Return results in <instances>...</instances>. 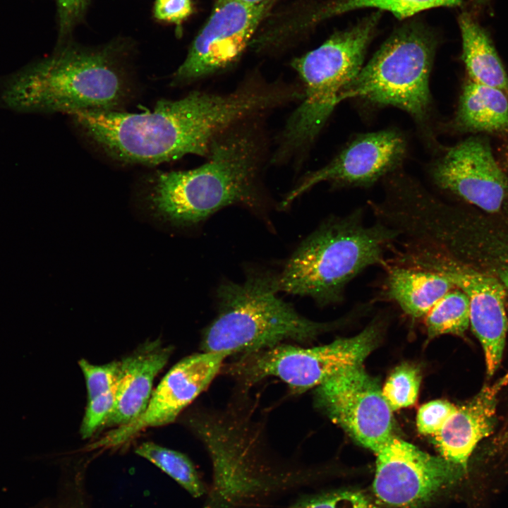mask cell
I'll list each match as a JSON object with an SVG mask.
<instances>
[{
	"mask_svg": "<svg viewBox=\"0 0 508 508\" xmlns=\"http://www.w3.org/2000/svg\"><path fill=\"white\" fill-rule=\"evenodd\" d=\"M241 409L232 404L190 422L212 464L207 500L220 508H255L310 479L308 470L271 456L260 424Z\"/></svg>",
	"mask_w": 508,
	"mask_h": 508,
	"instance_id": "3",
	"label": "cell"
},
{
	"mask_svg": "<svg viewBox=\"0 0 508 508\" xmlns=\"http://www.w3.org/2000/svg\"><path fill=\"white\" fill-rule=\"evenodd\" d=\"M229 354L222 351H202L183 358L165 375L152 392L149 404L133 421L110 430L87 450L121 446L149 428L174 422L214 379Z\"/></svg>",
	"mask_w": 508,
	"mask_h": 508,
	"instance_id": "15",
	"label": "cell"
},
{
	"mask_svg": "<svg viewBox=\"0 0 508 508\" xmlns=\"http://www.w3.org/2000/svg\"><path fill=\"white\" fill-rule=\"evenodd\" d=\"M474 1L477 5H483L488 1V0H474Z\"/></svg>",
	"mask_w": 508,
	"mask_h": 508,
	"instance_id": "35",
	"label": "cell"
},
{
	"mask_svg": "<svg viewBox=\"0 0 508 508\" xmlns=\"http://www.w3.org/2000/svg\"><path fill=\"white\" fill-rule=\"evenodd\" d=\"M289 508H385L375 497L356 490H339L298 498Z\"/></svg>",
	"mask_w": 508,
	"mask_h": 508,
	"instance_id": "27",
	"label": "cell"
},
{
	"mask_svg": "<svg viewBox=\"0 0 508 508\" xmlns=\"http://www.w3.org/2000/svg\"><path fill=\"white\" fill-rule=\"evenodd\" d=\"M273 104L270 90L249 78L226 93L195 90L178 99H161L145 112L83 110L70 115L112 159L154 165L188 155L207 158L220 134L265 115Z\"/></svg>",
	"mask_w": 508,
	"mask_h": 508,
	"instance_id": "1",
	"label": "cell"
},
{
	"mask_svg": "<svg viewBox=\"0 0 508 508\" xmlns=\"http://www.w3.org/2000/svg\"><path fill=\"white\" fill-rule=\"evenodd\" d=\"M428 337L463 334L470 325V303L467 295L455 287L447 292L425 316Z\"/></svg>",
	"mask_w": 508,
	"mask_h": 508,
	"instance_id": "25",
	"label": "cell"
},
{
	"mask_svg": "<svg viewBox=\"0 0 508 508\" xmlns=\"http://www.w3.org/2000/svg\"><path fill=\"white\" fill-rule=\"evenodd\" d=\"M462 60L469 79L503 91L508 96V75L488 34L471 14L459 18Z\"/></svg>",
	"mask_w": 508,
	"mask_h": 508,
	"instance_id": "22",
	"label": "cell"
},
{
	"mask_svg": "<svg viewBox=\"0 0 508 508\" xmlns=\"http://www.w3.org/2000/svg\"><path fill=\"white\" fill-rule=\"evenodd\" d=\"M380 16V12L370 14L291 61L303 95L278 136L272 163L298 157L315 141L339 104L341 93L363 66Z\"/></svg>",
	"mask_w": 508,
	"mask_h": 508,
	"instance_id": "7",
	"label": "cell"
},
{
	"mask_svg": "<svg viewBox=\"0 0 508 508\" xmlns=\"http://www.w3.org/2000/svg\"><path fill=\"white\" fill-rule=\"evenodd\" d=\"M435 39L418 22L397 29L340 95L339 104L359 98L392 106L418 122L428 118L430 107L429 79Z\"/></svg>",
	"mask_w": 508,
	"mask_h": 508,
	"instance_id": "8",
	"label": "cell"
},
{
	"mask_svg": "<svg viewBox=\"0 0 508 508\" xmlns=\"http://www.w3.org/2000/svg\"><path fill=\"white\" fill-rule=\"evenodd\" d=\"M273 0L248 5L217 0L212 13L174 73L171 85H187L225 71L236 62Z\"/></svg>",
	"mask_w": 508,
	"mask_h": 508,
	"instance_id": "14",
	"label": "cell"
},
{
	"mask_svg": "<svg viewBox=\"0 0 508 508\" xmlns=\"http://www.w3.org/2000/svg\"><path fill=\"white\" fill-rule=\"evenodd\" d=\"M398 234L356 208L324 220L299 244L276 274L279 292L309 297L323 307L345 299L349 284L370 267L387 263L385 255Z\"/></svg>",
	"mask_w": 508,
	"mask_h": 508,
	"instance_id": "4",
	"label": "cell"
},
{
	"mask_svg": "<svg viewBox=\"0 0 508 508\" xmlns=\"http://www.w3.org/2000/svg\"><path fill=\"white\" fill-rule=\"evenodd\" d=\"M239 1L248 5H258L266 0H238Z\"/></svg>",
	"mask_w": 508,
	"mask_h": 508,
	"instance_id": "34",
	"label": "cell"
},
{
	"mask_svg": "<svg viewBox=\"0 0 508 508\" xmlns=\"http://www.w3.org/2000/svg\"><path fill=\"white\" fill-rule=\"evenodd\" d=\"M406 142L397 131L383 130L361 134L329 162L304 175L286 193L281 209L320 183L338 188H368L394 173L406 154Z\"/></svg>",
	"mask_w": 508,
	"mask_h": 508,
	"instance_id": "16",
	"label": "cell"
},
{
	"mask_svg": "<svg viewBox=\"0 0 508 508\" xmlns=\"http://www.w3.org/2000/svg\"><path fill=\"white\" fill-rule=\"evenodd\" d=\"M507 385L508 373L494 383L484 385L471 400L456 407L433 435L442 457L466 471L478 444L494 430L498 397Z\"/></svg>",
	"mask_w": 508,
	"mask_h": 508,
	"instance_id": "18",
	"label": "cell"
},
{
	"mask_svg": "<svg viewBox=\"0 0 508 508\" xmlns=\"http://www.w3.org/2000/svg\"><path fill=\"white\" fill-rule=\"evenodd\" d=\"M463 0H334L319 10L314 20L340 15L364 8L378 9L392 13L403 19L432 8L453 7L461 4Z\"/></svg>",
	"mask_w": 508,
	"mask_h": 508,
	"instance_id": "24",
	"label": "cell"
},
{
	"mask_svg": "<svg viewBox=\"0 0 508 508\" xmlns=\"http://www.w3.org/2000/svg\"><path fill=\"white\" fill-rule=\"evenodd\" d=\"M121 368L120 375L115 384L104 393L88 401L80 428L83 438L90 437L96 430L104 425L114 406L121 384Z\"/></svg>",
	"mask_w": 508,
	"mask_h": 508,
	"instance_id": "28",
	"label": "cell"
},
{
	"mask_svg": "<svg viewBox=\"0 0 508 508\" xmlns=\"http://www.w3.org/2000/svg\"><path fill=\"white\" fill-rule=\"evenodd\" d=\"M456 406L446 400H435L422 405L417 414V428L424 435L436 434Z\"/></svg>",
	"mask_w": 508,
	"mask_h": 508,
	"instance_id": "30",
	"label": "cell"
},
{
	"mask_svg": "<svg viewBox=\"0 0 508 508\" xmlns=\"http://www.w3.org/2000/svg\"><path fill=\"white\" fill-rule=\"evenodd\" d=\"M135 453L160 468L192 497L199 498L207 492L195 465L186 454L152 442L140 444Z\"/></svg>",
	"mask_w": 508,
	"mask_h": 508,
	"instance_id": "23",
	"label": "cell"
},
{
	"mask_svg": "<svg viewBox=\"0 0 508 508\" xmlns=\"http://www.w3.org/2000/svg\"><path fill=\"white\" fill-rule=\"evenodd\" d=\"M430 176L440 189L487 213L498 212L508 200V176L483 136L447 149L431 167Z\"/></svg>",
	"mask_w": 508,
	"mask_h": 508,
	"instance_id": "17",
	"label": "cell"
},
{
	"mask_svg": "<svg viewBox=\"0 0 508 508\" xmlns=\"http://www.w3.org/2000/svg\"><path fill=\"white\" fill-rule=\"evenodd\" d=\"M87 0H56L61 31L68 29L83 11Z\"/></svg>",
	"mask_w": 508,
	"mask_h": 508,
	"instance_id": "32",
	"label": "cell"
},
{
	"mask_svg": "<svg viewBox=\"0 0 508 508\" xmlns=\"http://www.w3.org/2000/svg\"><path fill=\"white\" fill-rule=\"evenodd\" d=\"M173 348L159 339L140 346L121 361V380L106 427H119L138 418L145 411L152 394L154 380L167 363Z\"/></svg>",
	"mask_w": 508,
	"mask_h": 508,
	"instance_id": "19",
	"label": "cell"
},
{
	"mask_svg": "<svg viewBox=\"0 0 508 508\" xmlns=\"http://www.w3.org/2000/svg\"><path fill=\"white\" fill-rule=\"evenodd\" d=\"M380 327L378 321H373L356 336L323 346L282 344L242 355L228 366L227 373L246 387L275 377L294 393L301 394L344 368L361 364L377 343Z\"/></svg>",
	"mask_w": 508,
	"mask_h": 508,
	"instance_id": "9",
	"label": "cell"
},
{
	"mask_svg": "<svg viewBox=\"0 0 508 508\" xmlns=\"http://www.w3.org/2000/svg\"><path fill=\"white\" fill-rule=\"evenodd\" d=\"M316 387L317 406L361 445L376 453L393 435L392 411L362 363L340 370Z\"/></svg>",
	"mask_w": 508,
	"mask_h": 508,
	"instance_id": "13",
	"label": "cell"
},
{
	"mask_svg": "<svg viewBox=\"0 0 508 508\" xmlns=\"http://www.w3.org/2000/svg\"><path fill=\"white\" fill-rule=\"evenodd\" d=\"M453 126L462 133L508 135V96L468 78L462 87Z\"/></svg>",
	"mask_w": 508,
	"mask_h": 508,
	"instance_id": "21",
	"label": "cell"
},
{
	"mask_svg": "<svg viewBox=\"0 0 508 508\" xmlns=\"http://www.w3.org/2000/svg\"><path fill=\"white\" fill-rule=\"evenodd\" d=\"M155 16L167 22L179 23L192 13L191 0H157Z\"/></svg>",
	"mask_w": 508,
	"mask_h": 508,
	"instance_id": "31",
	"label": "cell"
},
{
	"mask_svg": "<svg viewBox=\"0 0 508 508\" xmlns=\"http://www.w3.org/2000/svg\"><path fill=\"white\" fill-rule=\"evenodd\" d=\"M261 118L242 121L220 134L200 167L157 174L148 195L152 209L183 226L198 224L231 205L260 210L267 147Z\"/></svg>",
	"mask_w": 508,
	"mask_h": 508,
	"instance_id": "2",
	"label": "cell"
},
{
	"mask_svg": "<svg viewBox=\"0 0 508 508\" xmlns=\"http://www.w3.org/2000/svg\"><path fill=\"white\" fill-rule=\"evenodd\" d=\"M373 495L385 508H420L454 485L465 471L394 436L375 453Z\"/></svg>",
	"mask_w": 508,
	"mask_h": 508,
	"instance_id": "11",
	"label": "cell"
},
{
	"mask_svg": "<svg viewBox=\"0 0 508 508\" xmlns=\"http://www.w3.org/2000/svg\"><path fill=\"white\" fill-rule=\"evenodd\" d=\"M123 74L101 52L65 48L8 76L1 101L24 113L115 110L123 102Z\"/></svg>",
	"mask_w": 508,
	"mask_h": 508,
	"instance_id": "6",
	"label": "cell"
},
{
	"mask_svg": "<svg viewBox=\"0 0 508 508\" xmlns=\"http://www.w3.org/2000/svg\"><path fill=\"white\" fill-rule=\"evenodd\" d=\"M406 265L439 273L464 291L470 303V325L483 347L486 373L498 369L508 329L506 289L495 278L444 255L424 248L409 250Z\"/></svg>",
	"mask_w": 508,
	"mask_h": 508,
	"instance_id": "12",
	"label": "cell"
},
{
	"mask_svg": "<svg viewBox=\"0 0 508 508\" xmlns=\"http://www.w3.org/2000/svg\"><path fill=\"white\" fill-rule=\"evenodd\" d=\"M505 435H506V436H508V432Z\"/></svg>",
	"mask_w": 508,
	"mask_h": 508,
	"instance_id": "36",
	"label": "cell"
},
{
	"mask_svg": "<svg viewBox=\"0 0 508 508\" xmlns=\"http://www.w3.org/2000/svg\"><path fill=\"white\" fill-rule=\"evenodd\" d=\"M421 376L417 368L402 364L390 374L382 395L392 411L413 405L417 399Z\"/></svg>",
	"mask_w": 508,
	"mask_h": 508,
	"instance_id": "26",
	"label": "cell"
},
{
	"mask_svg": "<svg viewBox=\"0 0 508 508\" xmlns=\"http://www.w3.org/2000/svg\"><path fill=\"white\" fill-rule=\"evenodd\" d=\"M276 274L251 270L243 282L217 289V313L204 329L202 351L246 355L286 341L305 343L338 322H320L301 315L278 296Z\"/></svg>",
	"mask_w": 508,
	"mask_h": 508,
	"instance_id": "5",
	"label": "cell"
},
{
	"mask_svg": "<svg viewBox=\"0 0 508 508\" xmlns=\"http://www.w3.org/2000/svg\"><path fill=\"white\" fill-rule=\"evenodd\" d=\"M501 166L508 171V145H504L500 150Z\"/></svg>",
	"mask_w": 508,
	"mask_h": 508,
	"instance_id": "33",
	"label": "cell"
},
{
	"mask_svg": "<svg viewBox=\"0 0 508 508\" xmlns=\"http://www.w3.org/2000/svg\"><path fill=\"white\" fill-rule=\"evenodd\" d=\"M428 238L440 253L495 278L508 290V200L495 213L446 203L435 213Z\"/></svg>",
	"mask_w": 508,
	"mask_h": 508,
	"instance_id": "10",
	"label": "cell"
},
{
	"mask_svg": "<svg viewBox=\"0 0 508 508\" xmlns=\"http://www.w3.org/2000/svg\"><path fill=\"white\" fill-rule=\"evenodd\" d=\"M383 267L386 275L382 294L414 319L425 317L456 287L447 277L435 272L388 261Z\"/></svg>",
	"mask_w": 508,
	"mask_h": 508,
	"instance_id": "20",
	"label": "cell"
},
{
	"mask_svg": "<svg viewBox=\"0 0 508 508\" xmlns=\"http://www.w3.org/2000/svg\"><path fill=\"white\" fill-rule=\"evenodd\" d=\"M78 364L85 380L88 401L109 390L116 382L121 368V361L99 365L81 359Z\"/></svg>",
	"mask_w": 508,
	"mask_h": 508,
	"instance_id": "29",
	"label": "cell"
}]
</instances>
